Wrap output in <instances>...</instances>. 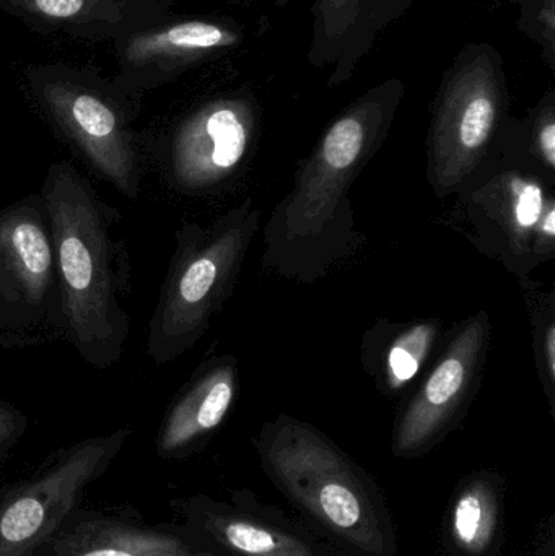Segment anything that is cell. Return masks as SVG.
<instances>
[{"label":"cell","instance_id":"cell-1","mask_svg":"<svg viewBox=\"0 0 555 556\" xmlns=\"http://www.w3.org/2000/svg\"><path fill=\"white\" fill-rule=\"evenodd\" d=\"M59 280L61 333L97 369L124 355L133 319L127 313L130 263L116 235L119 212L67 160L52 163L41 186Z\"/></svg>","mask_w":555,"mask_h":556},{"label":"cell","instance_id":"cell-2","mask_svg":"<svg viewBox=\"0 0 555 556\" xmlns=\"http://www.w3.org/2000/svg\"><path fill=\"white\" fill-rule=\"evenodd\" d=\"M264 470L279 492L351 556H400L393 521L364 470L300 425H280L261 447Z\"/></svg>","mask_w":555,"mask_h":556},{"label":"cell","instance_id":"cell-3","mask_svg":"<svg viewBox=\"0 0 555 556\" xmlns=\"http://www.w3.org/2000/svg\"><path fill=\"white\" fill-rule=\"evenodd\" d=\"M26 81L36 106L59 139L101 181L137 201L152 155V142L134 126L140 98L87 65H31Z\"/></svg>","mask_w":555,"mask_h":556},{"label":"cell","instance_id":"cell-4","mask_svg":"<svg viewBox=\"0 0 555 556\" xmlns=\"http://www.w3.org/2000/svg\"><path fill=\"white\" fill-rule=\"evenodd\" d=\"M61 333L51 225L41 195L0 208V345L26 346Z\"/></svg>","mask_w":555,"mask_h":556},{"label":"cell","instance_id":"cell-5","mask_svg":"<svg viewBox=\"0 0 555 556\" xmlns=\"http://www.w3.org/2000/svg\"><path fill=\"white\" fill-rule=\"evenodd\" d=\"M504 58L489 42H471L453 59L443 75L433 113L432 142L437 155L465 162L491 140L507 108Z\"/></svg>","mask_w":555,"mask_h":556},{"label":"cell","instance_id":"cell-6","mask_svg":"<svg viewBox=\"0 0 555 556\" xmlns=\"http://www.w3.org/2000/svg\"><path fill=\"white\" fill-rule=\"evenodd\" d=\"M241 41L243 31L234 20L172 15L113 42L117 62L114 80L127 93L140 98L228 54Z\"/></svg>","mask_w":555,"mask_h":556},{"label":"cell","instance_id":"cell-7","mask_svg":"<svg viewBox=\"0 0 555 556\" xmlns=\"http://www.w3.org/2000/svg\"><path fill=\"white\" fill-rule=\"evenodd\" d=\"M256 127V108L244 94L212 98L186 114L156 147L173 188L199 191L240 163Z\"/></svg>","mask_w":555,"mask_h":556},{"label":"cell","instance_id":"cell-8","mask_svg":"<svg viewBox=\"0 0 555 556\" xmlns=\"http://www.w3.org/2000/svg\"><path fill=\"white\" fill-rule=\"evenodd\" d=\"M129 430L84 441L54 469L20 490L0 508V556H28L77 503L81 490L119 453Z\"/></svg>","mask_w":555,"mask_h":556},{"label":"cell","instance_id":"cell-9","mask_svg":"<svg viewBox=\"0 0 555 556\" xmlns=\"http://www.w3.org/2000/svg\"><path fill=\"white\" fill-rule=\"evenodd\" d=\"M293 0H274L286 7ZM417 0H313V36L306 59L315 68H331L328 88L351 80L370 54L378 36L406 15Z\"/></svg>","mask_w":555,"mask_h":556},{"label":"cell","instance_id":"cell-10","mask_svg":"<svg viewBox=\"0 0 555 556\" xmlns=\"http://www.w3.org/2000/svg\"><path fill=\"white\" fill-rule=\"evenodd\" d=\"M176 0H0V10L38 35L119 41L163 22Z\"/></svg>","mask_w":555,"mask_h":556},{"label":"cell","instance_id":"cell-11","mask_svg":"<svg viewBox=\"0 0 555 556\" xmlns=\"http://www.w3.org/2000/svg\"><path fill=\"white\" fill-rule=\"evenodd\" d=\"M202 528L230 556H338L279 511L243 496L237 506H205Z\"/></svg>","mask_w":555,"mask_h":556},{"label":"cell","instance_id":"cell-12","mask_svg":"<svg viewBox=\"0 0 555 556\" xmlns=\"http://www.w3.org/2000/svg\"><path fill=\"white\" fill-rule=\"evenodd\" d=\"M479 329L466 333L453 352L437 366L420 397L404 415L396 437L394 453L401 457L419 456L445 428L469 375L472 355L479 345Z\"/></svg>","mask_w":555,"mask_h":556},{"label":"cell","instance_id":"cell-13","mask_svg":"<svg viewBox=\"0 0 555 556\" xmlns=\"http://www.w3.org/2000/svg\"><path fill=\"white\" fill-rule=\"evenodd\" d=\"M504 482L475 473L456 486L443 525L449 556H495L502 544Z\"/></svg>","mask_w":555,"mask_h":556},{"label":"cell","instance_id":"cell-14","mask_svg":"<svg viewBox=\"0 0 555 556\" xmlns=\"http://www.w3.org/2000/svg\"><path fill=\"white\" fill-rule=\"evenodd\" d=\"M234 392V375L228 368L211 369L192 382L163 421L160 453L173 456L214 431L224 421Z\"/></svg>","mask_w":555,"mask_h":556},{"label":"cell","instance_id":"cell-15","mask_svg":"<svg viewBox=\"0 0 555 556\" xmlns=\"http://www.w3.org/2000/svg\"><path fill=\"white\" fill-rule=\"evenodd\" d=\"M59 556H192L188 544L175 535L143 531L116 522H100L78 529Z\"/></svg>","mask_w":555,"mask_h":556},{"label":"cell","instance_id":"cell-16","mask_svg":"<svg viewBox=\"0 0 555 556\" xmlns=\"http://www.w3.org/2000/svg\"><path fill=\"white\" fill-rule=\"evenodd\" d=\"M517 28L543 49L544 61L555 71V0L520 5Z\"/></svg>","mask_w":555,"mask_h":556},{"label":"cell","instance_id":"cell-17","mask_svg":"<svg viewBox=\"0 0 555 556\" xmlns=\"http://www.w3.org/2000/svg\"><path fill=\"white\" fill-rule=\"evenodd\" d=\"M430 337H432L430 327H419L404 336L393 346L390 353V369L398 381H407L416 375L429 346Z\"/></svg>","mask_w":555,"mask_h":556},{"label":"cell","instance_id":"cell-18","mask_svg":"<svg viewBox=\"0 0 555 556\" xmlns=\"http://www.w3.org/2000/svg\"><path fill=\"white\" fill-rule=\"evenodd\" d=\"M555 103L554 91L547 93L538 114L537 139L547 165H555Z\"/></svg>","mask_w":555,"mask_h":556},{"label":"cell","instance_id":"cell-19","mask_svg":"<svg viewBox=\"0 0 555 556\" xmlns=\"http://www.w3.org/2000/svg\"><path fill=\"white\" fill-rule=\"evenodd\" d=\"M543 212V192L537 185H520L518 189L515 217L521 228H531L538 224Z\"/></svg>","mask_w":555,"mask_h":556},{"label":"cell","instance_id":"cell-20","mask_svg":"<svg viewBox=\"0 0 555 556\" xmlns=\"http://www.w3.org/2000/svg\"><path fill=\"white\" fill-rule=\"evenodd\" d=\"M26 418L13 405L0 401V450L10 446L25 431Z\"/></svg>","mask_w":555,"mask_h":556},{"label":"cell","instance_id":"cell-21","mask_svg":"<svg viewBox=\"0 0 555 556\" xmlns=\"http://www.w3.org/2000/svg\"><path fill=\"white\" fill-rule=\"evenodd\" d=\"M547 359H550L551 375L554 376L555 371V330H550L547 333Z\"/></svg>","mask_w":555,"mask_h":556},{"label":"cell","instance_id":"cell-22","mask_svg":"<svg viewBox=\"0 0 555 556\" xmlns=\"http://www.w3.org/2000/svg\"><path fill=\"white\" fill-rule=\"evenodd\" d=\"M544 233L550 235L551 238L555 233V212L551 208L550 214L546 215V222L543 224Z\"/></svg>","mask_w":555,"mask_h":556},{"label":"cell","instance_id":"cell-23","mask_svg":"<svg viewBox=\"0 0 555 556\" xmlns=\"http://www.w3.org/2000/svg\"><path fill=\"white\" fill-rule=\"evenodd\" d=\"M505 2H514V3H518V5H524V3L553 2V0H505Z\"/></svg>","mask_w":555,"mask_h":556},{"label":"cell","instance_id":"cell-24","mask_svg":"<svg viewBox=\"0 0 555 556\" xmlns=\"http://www.w3.org/2000/svg\"><path fill=\"white\" fill-rule=\"evenodd\" d=\"M230 3H235V5H244V3L253 2V0H228Z\"/></svg>","mask_w":555,"mask_h":556}]
</instances>
